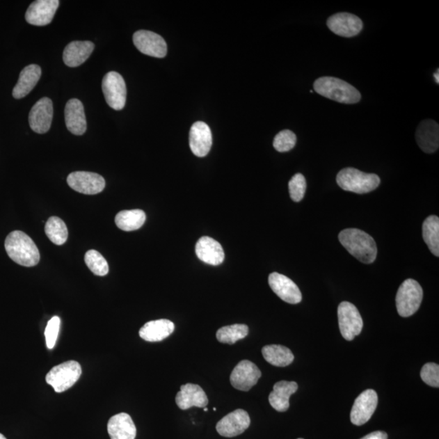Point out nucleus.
<instances>
[{"mask_svg": "<svg viewBox=\"0 0 439 439\" xmlns=\"http://www.w3.org/2000/svg\"><path fill=\"white\" fill-rule=\"evenodd\" d=\"M269 287L285 302L297 305L302 301V294L292 279L281 273H273L269 277Z\"/></svg>", "mask_w": 439, "mask_h": 439, "instance_id": "obj_15", "label": "nucleus"}, {"mask_svg": "<svg viewBox=\"0 0 439 439\" xmlns=\"http://www.w3.org/2000/svg\"><path fill=\"white\" fill-rule=\"evenodd\" d=\"M438 72H439V70H437V72H436V74H434V75H433V76H434V78H436V83H437V84H438V83H439V76H438L439 74H438Z\"/></svg>", "mask_w": 439, "mask_h": 439, "instance_id": "obj_39", "label": "nucleus"}, {"mask_svg": "<svg viewBox=\"0 0 439 439\" xmlns=\"http://www.w3.org/2000/svg\"><path fill=\"white\" fill-rule=\"evenodd\" d=\"M327 26L337 35L351 38L360 33L363 22L353 14L340 13L328 18Z\"/></svg>", "mask_w": 439, "mask_h": 439, "instance_id": "obj_14", "label": "nucleus"}, {"mask_svg": "<svg viewBox=\"0 0 439 439\" xmlns=\"http://www.w3.org/2000/svg\"><path fill=\"white\" fill-rule=\"evenodd\" d=\"M314 90L317 94L336 102L353 104L361 99L360 91L344 80L333 77H322L315 81Z\"/></svg>", "mask_w": 439, "mask_h": 439, "instance_id": "obj_3", "label": "nucleus"}, {"mask_svg": "<svg viewBox=\"0 0 439 439\" xmlns=\"http://www.w3.org/2000/svg\"><path fill=\"white\" fill-rule=\"evenodd\" d=\"M81 367L79 362L66 361L52 368L46 376V382L51 385L57 393L69 390L79 380Z\"/></svg>", "mask_w": 439, "mask_h": 439, "instance_id": "obj_6", "label": "nucleus"}, {"mask_svg": "<svg viewBox=\"0 0 439 439\" xmlns=\"http://www.w3.org/2000/svg\"><path fill=\"white\" fill-rule=\"evenodd\" d=\"M195 253L201 262L211 265H219L224 262L225 253L221 245L210 237H202L195 246Z\"/></svg>", "mask_w": 439, "mask_h": 439, "instance_id": "obj_22", "label": "nucleus"}, {"mask_svg": "<svg viewBox=\"0 0 439 439\" xmlns=\"http://www.w3.org/2000/svg\"><path fill=\"white\" fill-rule=\"evenodd\" d=\"M176 404L182 410L192 407L206 408L209 399L199 385L187 383L182 385L180 392L177 394Z\"/></svg>", "mask_w": 439, "mask_h": 439, "instance_id": "obj_19", "label": "nucleus"}, {"mask_svg": "<svg viewBox=\"0 0 439 439\" xmlns=\"http://www.w3.org/2000/svg\"><path fill=\"white\" fill-rule=\"evenodd\" d=\"M340 242L351 255L364 264H372L378 255L377 244L369 234L358 229H346L339 234Z\"/></svg>", "mask_w": 439, "mask_h": 439, "instance_id": "obj_1", "label": "nucleus"}, {"mask_svg": "<svg viewBox=\"0 0 439 439\" xmlns=\"http://www.w3.org/2000/svg\"><path fill=\"white\" fill-rule=\"evenodd\" d=\"M45 233L48 239L58 246L65 244L69 235L65 221L57 216H51L47 220Z\"/></svg>", "mask_w": 439, "mask_h": 439, "instance_id": "obj_31", "label": "nucleus"}, {"mask_svg": "<svg viewBox=\"0 0 439 439\" xmlns=\"http://www.w3.org/2000/svg\"><path fill=\"white\" fill-rule=\"evenodd\" d=\"M0 439H7V438L4 437L2 433H0Z\"/></svg>", "mask_w": 439, "mask_h": 439, "instance_id": "obj_40", "label": "nucleus"}, {"mask_svg": "<svg viewBox=\"0 0 439 439\" xmlns=\"http://www.w3.org/2000/svg\"><path fill=\"white\" fill-rule=\"evenodd\" d=\"M66 127L72 134L83 135L86 131L88 124L83 103L79 99L67 101L65 109Z\"/></svg>", "mask_w": 439, "mask_h": 439, "instance_id": "obj_21", "label": "nucleus"}, {"mask_svg": "<svg viewBox=\"0 0 439 439\" xmlns=\"http://www.w3.org/2000/svg\"><path fill=\"white\" fill-rule=\"evenodd\" d=\"M85 262L96 276L103 277L109 272L107 260L97 250H90L85 255Z\"/></svg>", "mask_w": 439, "mask_h": 439, "instance_id": "obj_33", "label": "nucleus"}, {"mask_svg": "<svg viewBox=\"0 0 439 439\" xmlns=\"http://www.w3.org/2000/svg\"><path fill=\"white\" fill-rule=\"evenodd\" d=\"M102 90L106 102L114 110H122L127 103V90L122 76L109 72L104 76Z\"/></svg>", "mask_w": 439, "mask_h": 439, "instance_id": "obj_7", "label": "nucleus"}, {"mask_svg": "<svg viewBox=\"0 0 439 439\" xmlns=\"http://www.w3.org/2000/svg\"><path fill=\"white\" fill-rule=\"evenodd\" d=\"M95 45L90 41H74L67 45L63 53L65 64L70 67L83 65L93 54Z\"/></svg>", "mask_w": 439, "mask_h": 439, "instance_id": "obj_23", "label": "nucleus"}, {"mask_svg": "<svg viewBox=\"0 0 439 439\" xmlns=\"http://www.w3.org/2000/svg\"><path fill=\"white\" fill-rule=\"evenodd\" d=\"M422 235L429 250L439 257V218L437 216H429L424 220Z\"/></svg>", "mask_w": 439, "mask_h": 439, "instance_id": "obj_30", "label": "nucleus"}, {"mask_svg": "<svg viewBox=\"0 0 439 439\" xmlns=\"http://www.w3.org/2000/svg\"><path fill=\"white\" fill-rule=\"evenodd\" d=\"M108 432L111 439H135L137 429L131 417L122 413L110 418Z\"/></svg>", "mask_w": 439, "mask_h": 439, "instance_id": "obj_24", "label": "nucleus"}, {"mask_svg": "<svg viewBox=\"0 0 439 439\" xmlns=\"http://www.w3.org/2000/svg\"><path fill=\"white\" fill-rule=\"evenodd\" d=\"M59 6L60 1L58 0H37L28 8L26 20L33 26L49 25Z\"/></svg>", "mask_w": 439, "mask_h": 439, "instance_id": "obj_13", "label": "nucleus"}, {"mask_svg": "<svg viewBox=\"0 0 439 439\" xmlns=\"http://www.w3.org/2000/svg\"><path fill=\"white\" fill-rule=\"evenodd\" d=\"M205 411L207 412V408H205Z\"/></svg>", "mask_w": 439, "mask_h": 439, "instance_id": "obj_41", "label": "nucleus"}, {"mask_svg": "<svg viewBox=\"0 0 439 439\" xmlns=\"http://www.w3.org/2000/svg\"><path fill=\"white\" fill-rule=\"evenodd\" d=\"M378 397L374 390H366L355 400L351 411V422L356 426L367 423L377 408Z\"/></svg>", "mask_w": 439, "mask_h": 439, "instance_id": "obj_10", "label": "nucleus"}, {"mask_svg": "<svg viewBox=\"0 0 439 439\" xmlns=\"http://www.w3.org/2000/svg\"><path fill=\"white\" fill-rule=\"evenodd\" d=\"M296 141V135L291 130L285 129L275 136L273 147L279 152H287L295 147Z\"/></svg>", "mask_w": 439, "mask_h": 439, "instance_id": "obj_34", "label": "nucleus"}, {"mask_svg": "<svg viewBox=\"0 0 439 439\" xmlns=\"http://www.w3.org/2000/svg\"><path fill=\"white\" fill-rule=\"evenodd\" d=\"M417 143L424 152H436L439 147V125L433 120H424L418 125Z\"/></svg>", "mask_w": 439, "mask_h": 439, "instance_id": "obj_20", "label": "nucleus"}, {"mask_svg": "<svg viewBox=\"0 0 439 439\" xmlns=\"http://www.w3.org/2000/svg\"><path fill=\"white\" fill-rule=\"evenodd\" d=\"M337 317L342 336L351 341L358 336L363 329V319L358 310L349 302H342L337 308Z\"/></svg>", "mask_w": 439, "mask_h": 439, "instance_id": "obj_8", "label": "nucleus"}, {"mask_svg": "<svg viewBox=\"0 0 439 439\" xmlns=\"http://www.w3.org/2000/svg\"><path fill=\"white\" fill-rule=\"evenodd\" d=\"M134 45L143 54L156 58H163L167 54V45L157 33L148 31H138L133 36Z\"/></svg>", "mask_w": 439, "mask_h": 439, "instance_id": "obj_11", "label": "nucleus"}, {"mask_svg": "<svg viewBox=\"0 0 439 439\" xmlns=\"http://www.w3.org/2000/svg\"><path fill=\"white\" fill-rule=\"evenodd\" d=\"M421 378L424 383L432 388H439V366L434 363L424 365L421 371Z\"/></svg>", "mask_w": 439, "mask_h": 439, "instance_id": "obj_36", "label": "nucleus"}, {"mask_svg": "<svg viewBox=\"0 0 439 439\" xmlns=\"http://www.w3.org/2000/svg\"><path fill=\"white\" fill-rule=\"evenodd\" d=\"M42 75L40 66L37 65H30L23 69L19 77L18 83L13 91V97L20 99L29 94L35 88L38 81H40Z\"/></svg>", "mask_w": 439, "mask_h": 439, "instance_id": "obj_25", "label": "nucleus"}, {"mask_svg": "<svg viewBox=\"0 0 439 439\" xmlns=\"http://www.w3.org/2000/svg\"><path fill=\"white\" fill-rule=\"evenodd\" d=\"M423 289L417 281L407 279L399 287L397 295V308L400 317H408L416 313L422 305Z\"/></svg>", "mask_w": 439, "mask_h": 439, "instance_id": "obj_5", "label": "nucleus"}, {"mask_svg": "<svg viewBox=\"0 0 439 439\" xmlns=\"http://www.w3.org/2000/svg\"><path fill=\"white\" fill-rule=\"evenodd\" d=\"M248 333V326L244 324L224 326L217 330L216 339L221 344H234L236 342L245 339Z\"/></svg>", "mask_w": 439, "mask_h": 439, "instance_id": "obj_32", "label": "nucleus"}, {"mask_svg": "<svg viewBox=\"0 0 439 439\" xmlns=\"http://www.w3.org/2000/svg\"><path fill=\"white\" fill-rule=\"evenodd\" d=\"M262 372L253 362L242 360L236 365L230 375V383L235 389L248 392L257 385Z\"/></svg>", "mask_w": 439, "mask_h": 439, "instance_id": "obj_12", "label": "nucleus"}, {"mask_svg": "<svg viewBox=\"0 0 439 439\" xmlns=\"http://www.w3.org/2000/svg\"><path fill=\"white\" fill-rule=\"evenodd\" d=\"M67 182L72 190L84 195H97L106 184L104 178L98 173L84 171L71 173Z\"/></svg>", "mask_w": 439, "mask_h": 439, "instance_id": "obj_9", "label": "nucleus"}, {"mask_svg": "<svg viewBox=\"0 0 439 439\" xmlns=\"http://www.w3.org/2000/svg\"><path fill=\"white\" fill-rule=\"evenodd\" d=\"M262 354L268 363L277 367H286L295 359L292 351L282 345L265 346L263 347Z\"/></svg>", "mask_w": 439, "mask_h": 439, "instance_id": "obj_28", "label": "nucleus"}, {"mask_svg": "<svg viewBox=\"0 0 439 439\" xmlns=\"http://www.w3.org/2000/svg\"><path fill=\"white\" fill-rule=\"evenodd\" d=\"M306 189V179L301 173H297L289 182V195L293 201L301 202L305 195Z\"/></svg>", "mask_w": 439, "mask_h": 439, "instance_id": "obj_35", "label": "nucleus"}, {"mask_svg": "<svg viewBox=\"0 0 439 439\" xmlns=\"http://www.w3.org/2000/svg\"><path fill=\"white\" fill-rule=\"evenodd\" d=\"M52 118V101L49 98L45 97L33 105L29 114V124L33 131L37 134H45L51 128Z\"/></svg>", "mask_w": 439, "mask_h": 439, "instance_id": "obj_17", "label": "nucleus"}, {"mask_svg": "<svg viewBox=\"0 0 439 439\" xmlns=\"http://www.w3.org/2000/svg\"><path fill=\"white\" fill-rule=\"evenodd\" d=\"M175 326L167 319L147 322L139 330V336L145 341L161 342L167 339L175 331Z\"/></svg>", "mask_w": 439, "mask_h": 439, "instance_id": "obj_27", "label": "nucleus"}, {"mask_svg": "<svg viewBox=\"0 0 439 439\" xmlns=\"http://www.w3.org/2000/svg\"><path fill=\"white\" fill-rule=\"evenodd\" d=\"M6 249L8 257L22 266L33 267L40 262V250L30 236L22 231H13L7 236Z\"/></svg>", "mask_w": 439, "mask_h": 439, "instance_id": "obj_2", "label": "nucleus"}, {"mask_svg": "<svg viewBox=\"0 0 439 439\" xmlns=\"http://www.w3.org/2000/svg\"><path fill=\"white\" fill-rule=\"evenodd\" d=\"M336 181L342 190L366 194L373 191L380 184V177L374 173H366L354 168H346L337 173Z\"/></svg>", "mask_w": 439, "mask_h": 439, "instance_id": "obj_4", "label": "nucleus"}, {"mask_svg": "<svg viewBox=\"0 0 439 439\" xmlns=\"http://www.w3.org/2000/svg\"><path fill=\"white\" fill-rule=\"evenodd\" d=\"M146 221V214L143 210H125L115 216V223L122 230L134 231L142 228Z\"/></svg>", "mask_w": 439, "mask_h": 439, "instance_id": "obj_29", "label": "nucleus"}, {"mask_svg": "<svg viewBox=\"0 0 439 439\" xmlns=\"http://www.w3.org/2000/svg\"><path fill=\"white\" fill-rule=\"evenodd\" d=\"M190 147L194 155L205 157L209 154L212 145L211 129L206 123L197 122L192 125L190 137Z\"/></svg>", "mask_w": 439, "mask_h": 439, "instance_id": "obj_18", "label": "nucleus"}, {"mask_svg": "<svg viewBox=\"0 0 439 439\" xmlns=\"http://www.w3.org/2000/svg\"><path fill=\"white\" fill-rule=\"evenodd\" d=\"M298 439H303V438H298Z\"/></svg>", "mask_w": 439, "mask_h": 439, "instance_id": "obj_42", "label": "nucleus"}, {"mask_svg": "<svg viewBox=\"0 0 439 439\" xmlns=\"http://www.w3.org/2000/svg\"><path fill=\"white\" fill-rule=\"evenodd\" d=\"M60 326L61 319L58 317H53L48 321L45 330L46 344L48 349H54L58 335H59Z\"/></svg>", "mask_w": 439, "mask_h": 439, "instance_id": "obj_37", "label": "nucleus"}, {"mask_svg": "<svg viewBox=\"0 0 439 439\" xmlns=\"http://www.w3.org/2000/svg\"><path fill=\"white\" fill-rule=\"evenodd\" d=\"M250 419L247 412L243 409H237L235 411L226 415L216 424V431L220 436L226 438H233L243 433L248 429Z\"/></svg>", "mask_w": 439, "mask_h": 439, "instance_id": "obj_16", "label": "nucleus"}, {"mask_svg": "<svg viewBox=\"0 0 439 439\" xmlns=\"http://www.w3.org/2000/svg\"><path fill=\"white\" fill-rule=\"evenodd\" d=\"M388 433L384 431H375L371 433H369L368 436H366L360 439H388Z\"/></svg>", "mask_w": 439, "mask_h": 439, "instance_id": "obj_38", "label": "nucleus"}, {"mask_svg": "<svg viewBox=\"0 0 439 439\" xmlns=\"http://www.w3.org/2000/svg\"><path fill=\"white\" fill-rule=\"evenodd\" d=\"M298 390L296 382L281 381L273 385V390L269 397V404L278 412H286L289 407V398Z\"/></svg>", "mask_w": 439, "mask_h": 439, "instance_id": "obj_26", "label": "nucleus"}]
</instances>
